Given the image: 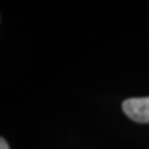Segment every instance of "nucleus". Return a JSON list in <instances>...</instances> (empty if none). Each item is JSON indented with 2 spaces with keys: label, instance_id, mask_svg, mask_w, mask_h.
I'll return each instance as SVG.
<instances>
[{
  "label": "nucleus",
  "instance_id": "obj_1",
  "mask_svg": "<svg viewBox=\"0 0 149 149\" xmlns=\"http://www.w3.org/2000/svg\"><path fill=\"white\" fill-rule=\"evenodd\" d=\"M123 112L137 123H149V97L128 98L122 103Z\"/></svg>",
  "mask_w": 149,
  "mask_h": 149
},
{
  "label": "nucleus",
  "instance_id": "obj_2",
  "mask_svg": "<svg viewBox=\"0 0 149 149\" xmlns=\"http://www.w3.org/2000/svg\"><path fill=\"white\" fill-rule=\"evenodd\" d=\"M0 149H10L9 148V144L6 143V141L4 138L0 139Z\"/></svg>",
  "mask_w": 149,
  "mask_h": 149
}]
</instances>
